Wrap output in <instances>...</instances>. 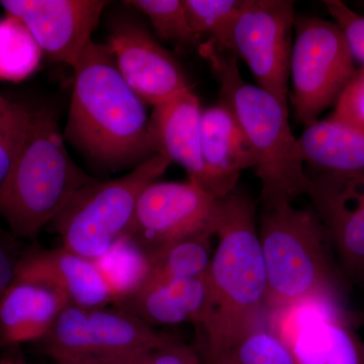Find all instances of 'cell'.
<instances>
[{"instance_id": "cell-31", "label": "cell", "mask_w": 364, "mask_h": 364, "mask_svg": "<svg viewBox=\"0 0 364 364\" xmlns=\"http://www.w3.org/2000/svg\"><path fill=\"white\" fill-rule=\"evenodd\" d=\"M23 250L20 240L0 230V299L16 279V267Z\"/></svg>"}, {"instance_id": "cell-16", "label": "cell", "mask_w": 364, "mask_h": 364, "mask_svg": "<svg viewBox=\"0 0 364 364\" xmlns=\"http://www.w3.org/2000/svg\"><path fill=\"white\" fill-rule=\"evenodd\" d=\"M208 299L207 274L188 279L147 280L135 293L114 305L145 324L200 322Z\"/></svg>"}, {"instance_id": "cell-26", "label": "cell", "mask_w": 364, "mask_h": 364, "mask_svg": "<svg viewBox=\"0 0 364 364\" xmlns=\"http://www.w3.org/2000/svg\"><path fill=\"white\" fill-rule=\"evenodd\" d=\"M124 4L147 16L155 33L164 42L186 49H198L202 44L189 25L183 0H131Z\"/></svg>"}, {"instance_id": "cell-15", "label": "cell", "mask_w": 364, "mask_h": 364, "mask_svg": "<svg viewBox=\"0 0 364 364\" xmlns=\"http://www.w3.org/2000/svg\"><path fill=\"white\" fill-rule=\"evenodd\" d=\"M203 109L193 90L179 93L154 107L150 117V134L156 154L178 163L188 179L218 198L214 179L203 159L200 121Z\"/></svg>"}, {"instance_id": "cell-14", "label": "cell", "mask_w": 364, "mask_h": 364, "mask_svg": "<svg viewBox=\"0 0 364 364\" xmlns=\"http://www.w3.org/2000/svg\"><path fill=\"white\" fill-rule=\"evenodd\" d=\"M50 287L71 305L95 308L112 306L114 296L95 260L65 247L32 245L21 253L16 279Z\"/></svg>"}, {"instance_id": "cell-7", "label": "cell", "mask_w": 364, "mask_h": 364, "mask_svg": "<svg viewBox=\"0 0 364 364\" xmlns=\"http://www.w3.org/2000/svg\"><path fill=\"white\" fill-rule=\"evenodd\" d=\"M289 77L296 119L306 127L334 107L358 68L340 26L317 16H296Z\"/></svg>"}, {"instance_id": "cell-30", "label": "cell", "mask_w": 364, "mask_h": 364, "mask_svg": "<svg viewBox=\"0 0 364 364\" xmlns=\"http://www.w3.org/2000/svg\"><path fill=\"white\" fill-rule=\"evenodd\" d=\"M143 364H205L195 347L176 337L151 350Z\"/></svg>"}, {"instance_id": "cell-12", "label": "cell", "mask_w": 364, "mask_h": 364, "mask_svg": "<svg viewBox=\"0 0 364 364\" xmlns=\"http://www.w3.org/2000/svg\"><path fill=\"white\" fill-rule=\"evenodd\" d=\"M107 46L124 81L146 105L154 107L191 90L178 62L138 23H117Z\"/></svg>"}, {"instance_id": "cell-22", "label": "cell", "mask_w": 364, "mask_h": 364, "mask_svg": "<svg viewBox=\"0 0 364 364\" xmlns=\"http://www.w3.org/2000/svg\"><path fill=\"white\" fill-rule=\"evenodd\" d=\"M95 261L111 287L114 303L138 291L149 277L148 254L130 236L119 239Z\"/></svg>"}, {"instance_id": "cell-8", "label": "cell", "mask_w": 364, "mask_h": 364, "mask_svg": "<svg viewBox=\"0 0 364 364\" xmlns=\"http://www.w3.org/2000/svg\"><path fill=\"white\" fill-rule=\"evenodd\" d=\"M174 337L112 305L86 308L67 304L37 343L45 355L59 363L150 351Z\"/></svg>"}, {"instance_id": "cell-13", "label": "cell", "mask_w": 364, "mask_h": 364, "mask_svg": "<svg viewBox=\"0 0 364 364\" xmlns=\"http://www.w3.org/2000/svg\"><path fill=\"white\" fill-rule=\"evenodd\" d=\"M308 193L334 243L342 264L352 275H364V174L309 176Z\"/></svg>"}, {"instance_id": "cell-2", "label": "cell", "mask_w": 364, "mask_h": 364, "mask_svg": "<svg viewBox=\"0 0 364 364\" xmlns=\"http://www.w3.org/2000/svg\"><path fill=\"white\" fill-rule=\"evenodd\" d=\"M72 69L67 140L105 171L134 169L154 156L146 104L119 73L109 46L91 41Z\"/></svg>"}, {"instance_id": "cell-11", "label": "cell", "mask_w": 364, "mask_h": 364, "mask_svg": "<svg viewBox=\"0 0 364 364\" xmlns=\"http://www.w3.org/2000/svg\"><path fill=\"white\" fill-rule=\"evenodd\" d=\"M104 0H2L6 16L23 23L43 53L72 66L92 41Z\"/></svg>"}, {"instance_id": "cell-3", "label": "cell", "mask_w": 364, "mask_h": 364, "mask_svg": "<svg viewBox=\"0 0 364 364\" xmlns=\"http://www.w3.org/2000/svg\"><path fill=\"white\" fill-rule=\"evenodd\" d=\"M95 179L72 160L54 112L32 107L20 151L0 184V218L14 238L36 242L74 193Z\"/></svg>"}, {"instance_id": "cell-10", "label": "cell", "mask_w": 364, "mask_h": 364, "mask_svg": "<svg viewBox=\"0 0 364 364\" xmlns=\"http://www.w3.org/2000/svg\"><path fill=\"white\" fill-rule=\"evenodd\" d=\"M218 198L196 181H155L136 203L130 236L150 254L170 242L212 229Z\"/></svg>"}, {"instance_id": "cell-21", "label": "cell", "mask_w": 364, "mask_h": 364, "mask_svg": "<svg viewBox=\"0 0 364 364\" xmlns=\"http://www.w3.org/2000/svg\"><path fill=\"white\" fill-rule=\"evenodd\" d=\"M214 230L207 229L162 246L148 254L147 280L188 279L205 277L212 261Z\"/></svg>"}, {"instance_id": "cell-1", "label": "cell", "mask_w": 364, "mask_h": 364, "mask_svg": "<svg viewBox=\"0 0 364 364\" xmlns=\"http://www.w3.org/2000/svg\"><path fill=\"white\" fill-rule=\"evenodd\" d=\"M218 244L207 272L208 299L195 326L203 363L243 333L262 324L267 277L252 198L234 189L218 198Z\"/></svg>"}, {"instance_id": "cell-19", "label": "cell", "mask_w": 364, "mask_h": 364, "mask_svg": "<svg viewBox=\"0 0 364 364\" xmlns=\"http://www.w3.org/2000/svg\"><path fill=\"white\" fill-rule=\"evenodd\" d=\"M286 341L298 364H364V343L338 306H324Z\"/></svg>"}, {"instance_id": "cell-4", "label": "cell", "mask_w": 364, "mask_h": 364, "mask_svg": "<svg viewBox=\"0 0 364 364\" xmlns=\"http://www.w3.org/2000/svg\"><path fill=\"white\" fill-rule=\"evenodd\" d=\"M220 85V102L233 114L257 158L262 203L306 195L310 178L299 157L287 105L242 77L234 55L220 51L212 41L198 47Z\"/></svg>"}, {"instance_id": "cell-25", "label": "cell", "mask_w": 364, "mask_h": 364, "mask_svg": "<svg viewBox=\"0 0 364 364\" xmlns=\"http://www.w3.org/2000/svg\"><path fill=\"white\" fill-rule=\"evenodd\" d=\"M42 50L20 21L11 16L0 20V79L23 80L39 66Z\"/></svg>"}, {"instance_id": "cell-17", "label": "cell", "mask_w": 364, "mask_h": 364, "mask_svg": "<svg viewBox=\"0 0 364 364\" xmlns=\"http://www.w3.org/2000/svg\"><path fill=\"white\" fill-rule=\"evenodd\" d=\"M200 136L203 159L221 198L237 188L242 170L255 168L257 158L233 114L221 102L203 111Z\"/></svg>"}, {"instance_id": "cell-20", "label": "cell", "mask_w": 364, "mask_h": 364, "mask_svg": "<svg viewBox=\"0 0 364 364\" xmlns=\"http://www.w3.org/2000/svg\"><path fill=\"white\" fill-rule=\"evenodd\" d=\"M299 157L320 173L364 174V132L327 117L306 127L298 139Z\"/></svg>"}, {"instance_id": "cell-29", "label": "cell", "mask_w": 364, "mask_h": 364, "mask_svg": "<svg viewBox=\"0 0 364 364\" xmlns=\"http://www.w3.org/2000/svg\"><path fill=\"white\" fill-rule=\"evenodd\" d=\"M324 6L344 33L354 60L364 65V16L340 0H326Z\"/></svg>"}, {"instance_id": "cell-6", "label": "cell", "mask_w": 364, "mask_h": 364, "mask_svg": "<svg viewBox=\"0 0 364 364\" xmlns=\"http://www.w3.org/2000/svg\"><path fill=\"white\" fill-rule=\"evenodd\" d=\"M170 163L155 154L126 176L107 181L97 178L76 191L50 224L62 246L88 259L100 258L130 233L141 193Z\"/></svg>"}, {"instance_id": "cell-9", "label": "cell", "mask_w": 364, "mask_h": 364, "mask_svg": "<svg viewBox=\"0 0 364 364\" xmlns=\"http://www.w3.org/2000/svg\"><path fill=\"white\" fill-rule=\"evenodd\" d=\"M294 9L291 0H246L232 33V55L245 61L259 87L286 105Z\"/></svg>"}, {"instance_id": "cell-28", "label": "cell", "mask_w": 364, "mask_h": 364, "mask_svg": "<svg viewBox=\"0 0 364 364\" xmlns=\"http://www.w3.org/2000/svg\"><path fill=\"white\" fill-rule=\"evenodd\" d=\"M329 117L364 132V65L342 91Z\"/></svg>"}, {"instance_id": "cell-34", "label": "cell", "mask_w": 364, "mask_h": 364, "mask_svg": "<svg viewBox=\"0 0 364 364\" xmlns=\"http://www.w3.org/2000/svg\"><path fill=\"white\" fill-rule=\"evenodd\" d=\"M14 356H4L0 358V364H11L13 363Z\"/></svg>"}, {"instance_id": "cell-32", "label": "cell", "mask_w": 364, "mask_h": 364, "mask_svg": "<svg viewBox=\"0 0 364 364\" xmlns=\"http://www.w3.org/2000/svg\"><path fill=\"white\" fill-rule=\"evenodd\" d=\"M56 364H109L107 358L83 359V360L59 361Z\"/></svg>"}, {"instance_id": "cell-35", "label": "cell", "mask_w": 364, "mask_h": 364, "mask_svg": "<svg viewBox=\"0 0 364 364\" xmlns=\"http://www.w3.org/2000/svg\"><path fill=\"white\" fill-rule=\"evenodd\" d=\"M11 364H28L21 356H14Z\"/></svg>"}, {"instance_id": "cell-5", "label": "cell", "mask_w": 364, "mask_h": 364, "mask_svg": "<svg viewBox=\"0 0 364 364\" xmlns=\"http://www.w3.org/2000/svg\"><path fill=\"white\" fill-rule=\"evenodd\" d=\"M267 277V308L306 303L338 306L339 287L327 250V230L317 213L289 200L262 203L258 227Z\"/></svg>"}, {"instance_id": "cell-27", "label": "cell", "mask_w": 364, "mask_h": 364, "mask_svg": "<svg viewBox=\"0 0 364 364\" xmlns=\"http://www.w3.org/2000/svg\"><path fill=\"white\" fill-rule=\"evenodd\" d=\"M32 107L0 93V184L18 155L30 123Z\"/></svg>"}, {"instance_id": "cell-33", "label": "cell", "mask_w": 364, "mask_h": 364, "mask_svg": "<svg viewBox=\"0 0 364 364\" xmlns=\"http://www.w3.org/2000/svg\"><path fill=\"white\" fill-rule=\"evenodd\" d=\"M353 321L358 323H364V312L354 314Z\"/></svg>"}, {"instance_id": "cell-24", "label": "cell", "mask_w": 364, "mask_h": 364, "mask_svg": "<svg viewBox=\"0 0 364 364\" xmlns=\"http://www.w3.org/2000/svg\"><path fill=\"white\" fill-rule=\"evenodd\" d=\"M191 30L200 42L210 40L220 51L232 54L235 21L246 0H183Z\"/></svg>"}, {"instance_id": "cell-18", "label": "cell", "mask_w": 364, "mask_h": 364, "mask_svg": "<svg viewBox=\"0 0 364 364\" xmlns=\"http://www.w3.org/2000/svg\"><path fill=\"white\" fill-rule=\"evenodd\" d=\"M67 304L50 287L14 279L0 299V349L39 342Z\"/></svg>"}, {"instance_id": "cell-23", "label": "cell", "mask_w": 364, "mask_h": 364, "mask_svg": "<svg viewBox=\"0 0 364 364\" xmlns=\"http://www.w3.org/2000/svg\"><path fill=\"white\" fill-rule=\"evenodd\" d=\"M205 364H298L279 332L262 324L243 333Z\"/></svg>"}]
</instances>
